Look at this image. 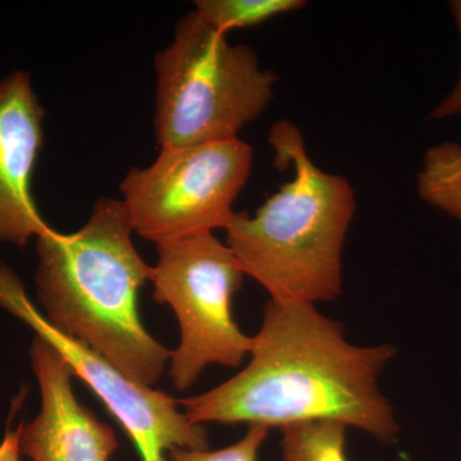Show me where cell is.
<instances>
[{
    "label": "cell",
    "instance_id": "cell-1",
    "mask_svg": "<svg viewBox=\"0 0 461 461\" xmlns=\"http://www.w3.org/2000/svg\"><path fill=\"white\" fill-rule=\"evenodd\" d=\"M391 344L359 346L314 304L269 299L248 366L220 386L178 400L196 424L285 429L332 420L382 444L400 432L379 377L396 357Z\"/></svg>",
    "mask_w": 461,
    "mask_h": 461
},
{
    "label": "cell",
    "instance_id": "cell-2",
    "mask_svg": "<svg viewBox=\"0 0 461 461\" xmlns=\"http://www.w3.org/2000/svg\"><path fill=\"white\" fill-rule=\"evenodd\" d=\"M133 232L123 203L109 198L99 199L74 233L50 227L36 238V294L54 329L151 387L171 353L139 314V293L150 281L151 267L136 250Z\"/></svg>",
    "mask_w": 461,
    "mask_h": 461
},
{
    "label": "cell",
    "instance_id": "cell-3",
    "mask_svg": "<svg viewBox=\"0 0 461 461\" xmlns=\"http://www.w3.org/2000/svg\"><path fill=\"white\" fill-rule=\"evenodd\" d=\"M268 142L276 166L291 168L293 178L256 214L236 212L226 229L227 247L272 300L335 302L342 294V250L357 209L354 187L315 165L290 121L273 124Z\"/></svg>",
    "mask_w": 461,
    "mask_h": 461
},
{
    "label": "cell",
    "instance_id": "cell-4",
    "mask_svg": "<svg viewBox=\"0 0 461 461\" xmlns=\"http://www.w3.org/2000/svg\"><path fill=\"white\" fill-rule=\"evenodd\" d=\"M154 129L160 149L233 140L275 99L277 76L250 47L232 44L190 12L154 58Z\"/></svg>",
    "mask_w": 461,
    "mask_h": 461
},
{
    "label": "cell",
    "instance_id": "cell-5",
    "mask_svg": "<svg viewBox=\"0 0 461 461\" xmlns=\"http://www.w3.org/2000/svg\"><path fill=\"white\" fill-rule=\"evenodd\" d=\"M151 267L154 300L169 305L180 324V344L172 351L169 378L176 390L193 386L206 366L236 368L250 355L253 338L232 314L233 296L245 273L227 244L214 233L157 245Z\"/></svg>",
    "mask_w": 461,
    "mask_h": 461
},
{
    "label": "cell",
    "instance_id": "cell-6",
    "mask_svg": "<svg viewBox=\"0 0 461 461\" xmlns=\"http://www.w3.org/2000/svg\"><path fill=\"white\" fill-rule=\"evenodd\" d=\"M254 151L241 139L160 149L121 182L133 230L156 245L226 230L250 177Z\"/></svg>",
    "mask_w": 461,
    "mask_h": 461
},
{
    "label": "cell",
    "instance_id": "cell-7",
    "mask_svg": "<svg viewBox=\"0 0 461 461\" xmlns=\"http://www.w3.org/2000/svg\"><path fill=\"white\" fill-rule=\"evenodd\" d=\"M0 308L25 321L65 357L76 377L83 379L126 430L141 461H168L167 454L176 447L208 448L205 427L191 421L178 400L136 384L102 355L54 329L27 297L20 277L3 262Z\"/></svg>",
    "mask_w": 461,
    "mask_h": 461
},
{
    "label": "cell",
    "instance_id": "cell-8",
    "mask_svg": "<svg viewBox=\"0 0 461 461\" xmlns=\"http://www.w3.org/2000/svg\"><path fill=\"white\" fill-rule=\"evenodd\" d=\"M32 371L41 393V411L21 423V453L32 461H109L117 450L113 429L78 402L72 387L74 371L56 348L35 336Z\"/></svg>",
    "mask_w": 461,
    "mask_h": 461
},
{
    "label": "cell",
    "instance_id": "cell-9",
    "mask_svg": "<svg viewBox=\"0 0 461 461\" xmlns=\"http://www.w3.org/2000/svg\"><path fill=\"white\" fill-rule=\"evenodd\" d=\"M47 111L30 74L0 80V241L25 247L50 229L32 195V173L44 142Z\"/></svg>",
    "mask_w": 461,
    "mask_h": 461
},
{
    "label": "cell",
    "instance_id": "cell-10",
    "mask_svg": "<svg viewBox=\"0 0 461 461\" xmlns=\"http://www.w3.org/2000/svg\"><path fill=\"white\" fill-rule=\"evenodd\" d=\"M424 203L461 221V144L444 141L426 151L417 176Z\"/></svg>",
    "mask_w": 461,
    "mask_h": 461
},
{
    "label": "cell",
    "instance_id": "cell-11",
    "mask_svg": "<svg viewBox=\"0 0 461 461\" xmlns=\"http://www.w3.org/2000/svg\"><path fill=\"white\" fill-rule=\"evenodd\" d=\"M305 0H196L195 14L218 32L262 25L306 7Z\"/></svg>",
    "mask_w": 461,
    "mask_h": 461
},
{
    "label": "cell",
    "instance_id": "cell-12",
    "mask_svg": "<svg viewBox=\"0 0 461 461\" xmlns=\"http://www.w3.org/2000/svg\"><path fill=\"white\" fill-rule=\"evenodd\" d=\"M346 429L339 421L321 420L285 427L282 433L284 461H348Z\"/></svg>",
    "mask_w": 461,
    "mask_h": 461
},
{
    "label": "cell",
    "instance_id": "cell-13",
    "mask_svg": "<svg viewBox=\"0 0 461 461\" xmlns=\"http://www.w3.org/2000/svg\"><path fill=\"white\" fill-rule=\"evenodd\" d=\"M271 429L263 426H249L247 433L236 444L221 450H191L176 447L167 454L168 461H258L260 448Z\"/></svg>",
    "mask_w": 461,
    "mask_h": 461
},
{
    "label": "cell",
    "instance_id": "cell-14",
    "mask_svg": "<svg viewBox=\"0 0 461 461\" xmlns=\"http://www.w3.org/2000/svg\"><path fill=\"white\" fill-rule=\"evenodd\" d=\"M450 11L455 23H456L461 44V0L450 2ZM457 115H461V67L459 78H457L454 89L439 102V104L433 109L429 118L430 121H442L451 117H457Z\"/></svg>",
    "mask_w": 461,
    "mask_h": 461
},
{
    "label": "cell",
    "instance_id": "cell-15",
    "mask_svg": "<svg viewBox=\"0 0 461 461\" xmlns=\"http://www.w3.org/2000/svg\"><path fill=\"white\" fill-rule=\"evenodd\" d=\"M21 424L16 430H7L0 442V461H20Z\"/></svg>",
    "mask_w": 461,
    "mask_h": 461
}]
</instances>
